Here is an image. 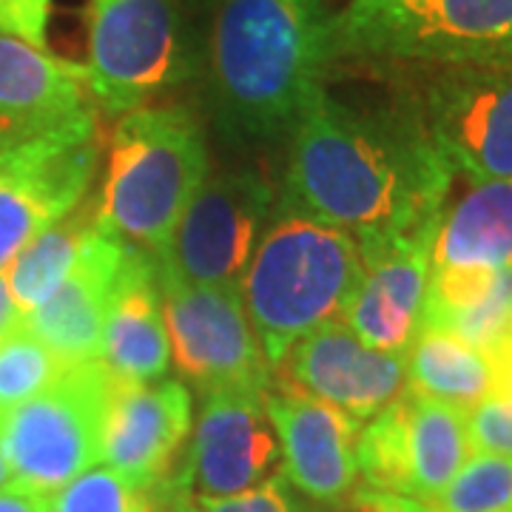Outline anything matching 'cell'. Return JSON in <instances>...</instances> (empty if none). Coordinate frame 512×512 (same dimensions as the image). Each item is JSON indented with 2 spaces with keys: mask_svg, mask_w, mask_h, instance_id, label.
Returning a JSON list of instances; mask_svg holds the SVG:
<instances>
[{
  "mask_svg": "<svg viewBox=\"0 0 512 512\" xmlns=\"http://www.w3.org/2000/svg\"><path fill=\"white\" fill-rule=\"evenodd\" d=\"M23 325V313L18 311L12 293H9V285H6V276L0 271V339L9 336L12 330H18Z\"/></svg>",
  "mask_w": 512,
  "mask_h": 512,
  "instance_id": "cell-32",
  "label": "cell"
},
{
  "mask_svg": "<svg viewBox=\"0 0 512 512\" xmlns=\"http://www.w3.org/2000/svg\"><path fill=\"white\" fill-rule=\"evenodd\" d=\"M208 174L197 114L185 106H143L120 114L106 148L97 220L126 245L163 254L174 225Z\"/></svg>",
  "mask_w": 512,
  "mask_h": 512,
  "instance_id": "cell-4",
  "label": "cell"
},
{
  "mask_svg": "<svg viewBox=\"0 0 512 512\" xmlns=\"http://www.w3.org/2000/svg\"><path fill=\"white\" fill-rule=\"evenodd\" d=\"M416 114L453 174L512 180V52L433 69Z\"/></svg>",
  "mask_w": 512,
  "mask_h": 512,
  "instance_id": "cell-8",
  "label": "cell"
},
{
  "mask_svg": "<svg viewBox=\"0 0 512 512\" xmlns=\"http://www.w3.org/2000/svg\"><path fill=\"white\" fill-rule=\"evenodd\" d=\"M404 362L410 390L464 413L501 393V376L493 359L450 330L421 325Z\"/></svg>",
  "mask_w": 512,
  "mask_h": 512,
  "instance_id": "cell-22",
  "label": "cell"
},
{
  "mask_svg": "<svg viewBox=\"0 0 512 512\" xmlns=\"http://www.w3.org/2000/svg\"><path fill=\"white\" fill-rule=\"evenodd\" d=\"M12 484V470H9V461L3 456V444H0V490Z\"/></svg>",
  "mask_w": 512,
  "mask_h": 512,
  "instance_id": "cell-33",
  "label": "cell"
},
{
  "mask_svg": "<svg viewBox=\"0 0 512 512\" xmlns=\"http://www.w3.org/2000/svg\"><path fill=\"white\" fill-rule=\"evenodd\" d=\"M94 174V128L0 148V271L89 197Z\"/></svg>",
  "mask_w": 512,
  "mask_h": 512,
  "instance_id": "cell-13",
  "label": "cell"
},
{
  "mask_svg": "<svg viewBox=\"0 0 512 512\" xmlns=\"http://www.w3.org/2000/svg\"><path fill=\"white\" fill-rule=\"evenodd\" d=\"M160 274V268H157ZM171 365L202 396L220 390H271L268 365L239 288L188 285L160 274Z\"/></svg>",
  "mask_w": 512,
  "mask_h": 512,
  "instance_id": "cell-12",
  "label": "cell"
},
{
  "mask_svg": "<svg viewBox=\"0 0 512 512\" xmlns=\"http://www.w3.org/2000/svg\"><path fill=\"white\" fill-rule=\"evenodd\" d=\"M467 413L404 390L359 433V478L376 493L407 501L439 495L473 456Z\"/></svg>",
  "mask_w": 512,
  "mask_h": 512,
  "instance_id": "cell-11",
  "label": "cell"
},
{
  "mask_svg": "<svg viewBox=\"0 0 512 512\" xmlns=\"http://www.w3.org/2000/svg\"><path fill=\"white\" fill-rule=\"evenodd\" d=\"M339 512H407V504L402 498L387 493H376V490H353V493L339 504Z\"/></svg>",
  "mask_w": 512,
  "mask_h": 512,
  "instance_id": "cell-30",
  "label": "cell"
},
{
  "mask_svg": "<svg viewBox=\"0 0 512 512\" xmlns=\"http://www.w3.org/2000/svg\"><path fill=\"white\" fill-rule=\"evenodd\" d=\"M467 430L476 453L512 458V393H495L467 413Z\"/></svg>",
  "mask_w": 512,
  "mask_h": 512,
  "instance_id": "cell-28",
  "label": "cell"
},
{
  "mask_svg": "<svg viewBox=\"0 0 512 512\" xmlns=\"http://www.w3.org/2000/svg\"><path fill=\"white\" fill-rule=\"evenodd\" d=\"M276 390L333 404L350 419L370 421L407 390L404 353H382L333 322L296 342L274 367Z\"/></svg>",
  "mask_w": 512,
  "mask_h": 512,
  "instance_id": "cell-14",
  "label": "cell"
},
{
  "mask_svg": "<svg viewBox=\"0 0 512 512\" xmlns=\"http://www.w3.org/2000/svg\"><path fill=\"white\" fill-rule=\"evenodd\" d=\"M274 208V188L256 171L205 174L157 256L160 274L188 285L239 288Z\"/></svg>",
  "mask_w": 512,
  "mask_h": 512,
  "instance_id": "cell-10",
  "label": "cell"
},
{
  "mask_svg": "<svg viewBox=\"0 0 512 512\" xmlns=\"http://www.w3.org/2000/svg\"><path fill=\"white\" fill-rule=\"evenodd\" d=\"M330 66H453L512 52V0H350L330 15Z\"/></svg>",
  "mask_w": 512,
  "mask_h": 512,
  "instance_id": "cell-5",
  "label": "cell"
},
{
  "mask_svg": "<svg viewBox=\"0 0 512 512\" xmlns=\"http://www.w3.org/2000/svg\"><path fill=\"white\" fill-rule=\"evenodd\" d=\"M325 0H217L208 80L220 128L265 143L291 134L330 69Z\"/></svg>",
  "mask_w": 512,
  "mask_h": 512,
  "instance_id": "cell-2",
  "label": "cell"
},
{
  "mask_svg": "<svg viewBox=\"0 0 512 512\" xmlns=\"http://www.w3.org/2000/svg\"><path fill=\"white\" fill-rule=\"evenodd\" d=\"M160 512H322L313 501H299V495L285 476L279 473L271 481L259 484L248 493L217 498V501H194V504H160Z\"/></svg>",
  "mask_w": 512,
  "mask_h": 512,
  "instance_id": "cell-27",
  "label": "cell"
},
{
  "mask_svg": "<svg viewBox=\"0 0 512 512\" xmlns=\"http://www.w3.org/2000/svg\"><path fill=\"white\" fill-rule=\"evenodd\" d=\"M450 180L416 109H353L322 86L291 128L276 205L345 231L367 259L439 225Z\"/></svg>",
  "mask_w": 512,
  "mask_h": 512,
  "instance_id": "cell-1",
  "label": "cell"
},
{
  "mask_svg": "<svg viewBox=\"0 0 512 512\" xmlns=\"http://www.w3.org/2000/svg\"><path fill=\"white\" fill-rule=\"evenodd\" d=\"M268 413L279 436L285 481L319 507H339L359 481L362 424L333 404L288 390H268Z\"/></svg>",
  "mask_w": 512,
  "mask_h": 512,
  "instance_id": "cell-17",
  "label": "cell"
},
{
  "mask_svg": "<svg viewBox=\"0 0 512 512\" xmlns=\"http://www.w3.org/2000/svg\"><path fill=\"white\" fill-rule=\"evenodd\" d=\"M512 265V180L473 183L441 211L430 279H481Z\"/></svg>",
  "mask_w": 512,
  "mask_h": 512,
  "instance_id": "cell-21",
  "label": "cell"
},
{
  "mask_svg": "<svg viewBox=\"0 0 512 512\" xmlns=\"http://www.w3.org/2000/svg\"><path fill=\"white\" fill-rule=\"evenodd\" d=\"M191 424L194 402L180 379L140 384L114 379L100 436V464L143 490H157L183 453Z\"/></svg>",
  "mask_w": 512,
  "mask_h": 512,
  "instance_id": "cell-15",
  "label": "cell"
},
{
  "mask_svg": "<svg viewBox=\"0 0 512 512\" xmlns=\"http://www.w3.org/2000/svg\"><path fill=\"white\" fill-rule=\"evenodd\" d=\"M114 376L100 359L69 365L55 384L0 416L12 484L52 495L100 464V436Z\"/></svg>",
  "mask_w": 512,
  "mask_h": 512,
  "instance_id": "cell-6",
  "label": "cell"
},
{
  "mask_svg": "<svg viewBox=\"0 0 512 512\" xmlns=\"http://www.w3.org/2000/svg\"><path fill=\"white\" fill-rule=\"evenodd\" d=\"M407 512H510L512 458L473 453L453 481L430 501H407Z\"/></svg>",
  "mask_w": 512,
  "mask_h": 512,
  "instance_id": "cell-24",
  "label": "cell"
},
{
  "mask_svg": "<svg viewBox=\"0 0 512 512\" xmlns=\"http://www.w3.org/2000/svg\"><path fill=\"white\" fill-rule=\"evenodd\" d=\"M362 274L365 259L350 234L299 214L276 217L239 282L271 370L296 342L342 322Z\"/></svg>",
  "mask_w": 512,
  "mask_h": 512,
  "instance_id": "cell-3",
  "label": "cell"
},
{
  "mask_svg": "<svg viewBox=\"0 0 512 512\" xmlns=\"http://www.w3.org/2000/svg\"><path fill=\"white\" fill-rule=\"evenodd\" d=\"M128 245L109 231H97L69 279L40 308L23 316V328L55 353L63 365L100 359L111 291Z\"/></svg>",
  "mask_w": 512,
  "mask_h": 512,
  "instance_id": "cell-19",
  "label": "cell"
},
{
  "mask_svg": "<svg viewBox=\"0 0 512 512\" xmlns=\"http://www.w3.org/2000/svg\"><path fill=\"white\" fill-rule=\"evenodd\" d=\"M100 362L117 382L128 384L165 379L171 367L157 256L131 245L111 291Z\"/></svg>",
  "mask_w": 512,
  "mask_h": 512,
  "instance_id": "cell-20",
  "label": "cell"
},
{
  "mask_svg": "<svg viewBox=\"0 0 512 512\" xmlns=\"http://www.w3.org/2000/svg\"><path fill=\"white\" fill-rule=\"evenodd\" d=\"M97 231V202L86 197L63 220L49 225L20 248L15 259L3 268V276L23 316L40 308L69 279Z\"/></svg>",
  "mask_w": 512,
  "mask_h": 512,
  "instance_id": "cell-23",
  "label": "cell"
},
{
  "mask_svg": "<svg viewBox=\"0 0 512 512\" xmlns=\"http://www.w3.org/2000/svg\"><path fill=\"white\" fill-rule=\"evenodd\" d=\"M55 0H0V35L46 49Z\"/></svg>",
  "mask_w": 512,
  "mask_h": 512,
  "instance_id": "cell-29",
  "label": "cell"
},
{
  "mask_svg": "<svg viewBox=\"0 0 512 512\" xmlns=\"http://www.w3.org/2000/svg\"><path fill=\"white\" fill-rule=\"evenodd\" d=\"M63 365L52 350L20 325L0 339V416L29 402L60 379Z\"/></svg>",
  "mask_w": 512,
  "mask_h": 512,
  "instance_id": "cell-25",
  "label": "cell"
},
{
  "mask_svg": "<svg viewBox=\"0 0 512 512\" xmlns=\"http://www.w3.org/2000/svg\"><path fill=\"white\" fill-rule=\"evenodd\" d=\"M501 393H512V367L504 373V384H501Z\"/></svg>",
  "mask_w": 512,
  "mask_h": 512,
  "instance_id": "cell-34",
  "label": "cell"
},
{
  "mask_svg": "<svg viewBox=\"0 0 512 512\" xmlns=\"http://www.w3.org/2000/svg\"><path fill=\"white\" fill-rule=\"evenodd\" d=\"M46 507H49V495L32 493L18 484L0 490V512H46Z\"/></svg>",
  "mask_w": 512,
  "mask_h": 512,
  "instance_id": "cell-31",
  "label": "cell"
},
{
  "mask_svg": "<svg viewBox=\"0 0 512 512\" xmlns=\"http://www.w3.org/2000/svg\"><path fill=\"white\" fill-rule=\"evenodd\" d=\"M86 83L109 114L151 106L191 74L177 0H89Z\"/></svg>",
  "mask_w": 512,
  "mask_h": 512,
  "instance_id": "cell-7",
  "label": "cell"
},
{
  "mask_svg": "<svg viewBox=\"0 0 512 512\" xmlns=\"http://www.w3.org/2000/svg\"><path fill=\"white\" fill-rule=\"evenodd\" d=\"M46 512H160L157 490H143L106 464H94L49 495Z\"/></svg>",
  "mask_w": 512,
  "mask_h": 512,
  "instance_id": "cell-26",
  "label": "cell"
},
{
  "mask_svg": "<svg viewBox=\"0 0 512 512\" xmlns=\"http://www.w3.org/2000/svg\"><path fill=\"white\" fill-rule=\"evenodd\" d=\"M180 470L157 487V504H194L248 493L282 473V450L268 413V390L202 396Z\"/></svg>",
  "mask_w": 512,
  "mask_h": 512,
  "instance_id": "cell-9",
  "label": "cell"
},
{
  "mask_svg": "<svg viewBox=\"0 0 512 512\" xmlns=\"http://www.w3.org/2000/svg\"><path fill=\"white\" fill-rule=\"evenodd\" d=\"M94 128L86 69L0 35V148Z\"/></svg>",
  "mask_w": 512,
  "mask_h": 512,
  "instance_id": "cell-16",
  "label": "cell"
},
{
  "mask_svg": "<svg viewBox=\"0 0 512 512\" xmlns=\"http://www.w3.org/2000/svg\"><path fill=\"white\" fill-rule=\"evenodd\" d=\"M510 512H512V510H510Z\"/></svg>",
  "mask_w": 512,
  "mask_h": 512,
  "instance_id": "cell-35",
  "label": "cell"
},
{
  "mask_svg": "<svg viewBox=\"0 0 512 512\" xmlns=\"http://www.w3.org/2000/svg\"><path fill=\"white\" fill-rule=\"evenodd\" d=\"M436 228L393 242L367 256L362 282L350 299L342 322L367 348L407 353L421 328V311L430 282V248Z\"/></svg>",
  "mask_w": 512,
  "mask_h": 512,
  "instance_id": "cell-18",
  "label": "cell"
}]
</instances>
